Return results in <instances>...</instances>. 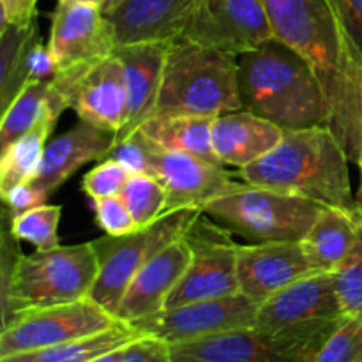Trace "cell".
<instances>
[{
	"label": "cell",
	"mask_w": 362,
	"mask_h": 362,
	"mask_svg": "<svg viewBox=\"0 0 362 362\" xmlns=\"http://www.w3.org/2000/svg\"><path fill=\"white\" fill-rule=\"evenodd\" d=\"M64 110H67L66 101L52 80H28L2 120L0 154L14 140L37 127L39 124L48 120L57 122Z\"/></svg>",
	"instance_id": "d4e9b609"
},
{
	"label": "cell",
	"mask_w": 362,
	"mask_h": 362,
	"mask_svg": "<svg viewBox=\"0 0 362 362\" xmlns=\"http://www.w3.org/2000/svg\"><path fill=\"white\" fill-rule=\"evenodd\" d=\"M182 37L240 57L274 39L264 0H200Z\"/></svg>",
	"instance_id": "8fae6325"
},
{
	"label": "cell",
	"mask_w": 362,
	"mask_h": 362,
	"mask_svg": "<svg viewBox=\"0 0 362 362\" xmlns=\"http://www.w3.org/2000/svg\"><path fill=\"white\" fill-rule=\"evenodd\" d=\"M331 276L343 317H362V223L356 246Z\"/></svg>",
	"instance_id": "4dcf8cb0"
},
{
	"label": "cell",
	"mask_w": 362,
	"mask_h": 362,
	"mask_svg": "<svg viewBox=\"0 0 362 362\" xmlns=\"http://www.w3.org/2000/svg\"><path fill=\"white\" fill-rule=\"evenodd\" d=\"M239 92L244 110L283 129L329 126L327 101L313 71L278 39L239 57Z\"/></svg>",
	"instance_id": "3957f363"
},
{
	"label": "cell",
	"mask_w": 362,
	"mask_h": 362,
	"mask_svg": "<svg viewBox=\"0 0 362 362\" xmlns=\"http://www.w3.org/2000/svg\"><path fill=\"white\" fill-rule=\"evenodd\" d=\"M39 0H0L7 23L27 28L37 21Z\"/></svg>",
	"instance_id": "60d3db41"
},
{
	"label": "cell",
	"mask_w": 362,
	"mask_h": 362,
	"mask_svg": "<svg viewBox=\"0 0 362 362\" xmlns=\"http://www.w3.org/2000/svg\"><path fill=\"white\" fill-rule=\"evenodd\" d=\"M151 170L152 175L161 180L168 197L166 212H202L212 200L243 184L223 165H214L186 152L163 151L156 145H152Z\"/></svg>",
	"instance_id": "9a60e30c"
},
{
	"label": "cell",
	"mask_w": 362,
	"mask_h": 362,
	"mask_svg": "<svg viewBox=\"0 0 362 362\" xmlns=\"http://www.w3.org/2000/svg\"><path fill=\"white\" fill-rule=\"evenodd\" d=\"M200 211H175L127 235L92 240L99 271L88 299L115 317L120 299L138 271L173 240L186 235Z\"/></svg>",
	"instance_id": "ba28073f"
},
{
	"label": "cell",
	"mask_w": 362,
	"mask_h": 362,
	"mask_svg": "<svg viewBox=\"0 0 362 362\" xmlns=\"http://www.w3.org/2000/svg\"><path fill=\"white\" fill-rule=\"evenodd\" d=\"M274 39L313 71L329 108V127L350 161L362 159V59L325 0H264Z\"/></svg>",
	"instance_id": "6da1fadb"
},
{
	"label": "cell",
	"mask_w": 362,
	"mask_h": 362,
	"mask_svg": "<svg viewBox=\"0 0 362 362\" xmlns=\"http://www.w3.org/2000/svg\"><path fill=\"white\" fill-rule=\"evenodd\" d=\"M184 239L191 247V262L170 293L165 310L240 292L237 274L240 244L232 239V232L202 212Z\"/></svg>",
	"instance_id": "9c48e42d"
},
{
	"label": "cell",
	"mask_w": 362,
	"mask_h": 362,
	"mask_svg": "<svg viewBox=\"0 0 362 362\" xmlns=\"http://www.w3.org/2000/svg\"><path fill=\"white\" fill-rule=\"evenodd\" d=\"M39 35L37 21L27 28L9 25L0 37V126L28 78V52Z\"/></svg>",
	"instance_id": "4316f807"
},
{
	"label": "cell",
	"mask_w": 362,
	"mask_h": 362,
	"mask_svg": "<svg viewBox=\"0 0 362 362\" xmlns=\"http://www.w3.org/2000/svg\"><path fill=\"white\" fill-rule=\"evenodd\" d=\"M359 232L361 223L356 212L338 207L322 209L311 228L300 239L311 271L332 274L354 250Z\"/></svg>",
	"instance_id": "603a6c76"
},
{
	"label": "cell",
	"mask_w": 362,
	"mask_h": 362,
	"mask_svg": "<svg viewBox=\"0 0 362 362\" xmlns=\"http://www.w3.org/2000/svg\"><path fill=\"white\" fill-rule=\"evenodd\" d=\"M313 362H362V317L345 318Z\"/></svg>",
	"instance_id": "d6a6232c"
},
{
	"label": "cell",
	"mask_w": 362,
	"mask_h": 362,
	"mask_svg": "<svg viewBox=\"0 0 362 362\" xmlns=\"http://www.w3.org/2000/svg\"><path fill=\"white\" fill-rule=\"evenodd\" d=\"M237 274L240 292L262 304L315 272L304 257L300 240H286L239 246Z\"/></svg>",
	"instance_id": "ac0fdd59"
},
{
	"label": "cell",
	"mask_w": 362,
	"mask_h": 362,
	"mask_svg": "<svg viewBox=\"0 0 362 362\" xmlns=\"http://www.w3.org/2000/svg\"><path fill=\"white\" fill-rule=\"evenodd\" d=\"M359 170H361V186H359V193L356 197V216L357 219L362 223V159L359 161Z\"/></svg>",
	"instance_id": "f6af8a7d"
},
{
	"label": "cell",
	"mask_w": 362,
	"mask_h": 362,
	"mask_svg": "<svg viewBox=\"0 0 362 362\" xmlns=\"http://www.w3.org/2000/svg\"><path fill=\"white\" fill-rule=\"evenodd\" d=\"M92 209H94L95 223L106 235H127L138 230L136 221L120 197L92 200Z\"/></svg>",
	"instance_id": "d590c367"
},
{
	"label": "cell",
	"mask_w": 362,
	"mask_h": 362,
	"mask_svg": "<svg viewBox=\"0 0 362 362\" xmlns=\"http://www.w3.org/2000/svg\"><path fill=\"white\" fill-rule=\"evenodd\" d=\"M119 197L129 209L138 228H145L166 214V191L161 180L151 173H131Z\"/></svg>",
	"instance_id": "f1b7e54d"
},
{
	"label": "cell",
	"mask_w": 362,
	"mask_h": 362,
	"mask_svg": "<svg viewBox=\"0 0 362 362\" xmlns=\"http://www.w3.org/2000/svg\"><path fill=\"white\" fill-rule=\"evenodd\" d=\"M60 205H39L11 219V233L18 243H28L35 251H46L59 246Z\"/></svg>",
	"instance_id": "f546056e"
},
{
	"label": "cell",
	"mask_w": 362,
	"mask_h": 362,
	"mask_svg": "<svg viewBox=\"0 0 362 362\" xmlns=\"http://www.w3.org/2000/svg\"><path fill=\"white\" fill-rule=\"evenodd\" d=\"M151 152L152 144L136 129L126 138L117 140L106 159L117 161L129 173H151L152 175Z\"/></svg>",
	"instance_id": "e575fe53"
},
{
	"label": "cell",
	"mask_w": 362,
	"mask_h": 362,
	"mask_svg": "<svg viewBox=\"0 0 362 362\" xmlns=\"http://www.w3.org/2000/svg\"><path fill=\"white\" fill-rule=\"evenodd\" d=\"M55 74L57 69L52 55H49L48 45H45L39 37L28 52V78L30 80H52Z\"/></svg>",
	"instance_id": "ab89813d"
},
{
	"label": "cell",
	"mask_w": 362,
	"mask_h": 362,
	"mask_svg": "<svg viewBox=\"0 0 362 362\" xmlns=\"http://www.w3.org/2000/svg\"><path fill=\"white\" fill-rule=\"evenodd\" d=\"M126 346H127V345H126ZM126 346H120V349L112 350V352L103 354V356L94 357V359L87 361V362H120V357H122L124 349H126Z\"/></svg>",
	"instance_id": "b9f144b4"
},
{
	"label": "cell",
	"mask_w": 362,
	"mask_h": 362,
	"mask_svg": "<svg viewBox=\"0 0 362 362\" xmlns=\"http://www.w3.org/2000/svg\"><path fill=\"white\" fill-rule=\"evenodd\" d=\"M258 306L243 292L218 299L198 300L163 310L138 325L144 334L156 336L168 345L207 338L219 332L250 329L255 325Z\"/></svg>",
	"instance_id": "4fadbf2b"
},
{
	"label": "cell",
	"mask_w": 362,
	"mask_h": 362,
	"mask_svg": "<svg viewBox=\"0 0 362 362\" xmlns=\"http://www.w3.org/2000/svg\"><path fill=\"white\" fill-rule=\"evenodd\" d=\"M99 264L92 243L57 246L20 255L13 276L18 313L87 299L98 278Z\"/></svg>",
	"instance_id": "52a82bcc"
},
{
	"label": "cell",
	"mask_w": 362,
	"mask_h": 362,
	"mask_svg": "<svg viewBox=\"0 0 362 362\" xmlns=\"http://www.w3.org/2000/svg\"><path fill=\"white\" fill-rule=\"evenodd\" d=\"M120 362H173V359L168 343L144 334L124 349Z\"/></svg>",
	"instance_id": "74e56055"
},
{
	"label": "cell",
	"mask_w": 362,
	"mask_h": 362,
	"mask_svg": "<svg viewBox=\"0 0 362 362\" xmlns=\"http://www.w3.org/2000/svg\"><path fill=\"white\" fill-rule=\"evenodd\" d=\"M285 129L278 124L250 112L223 113L211 127L212 148L219 163L243 170L272 151L281 141Z\"/></svg>",
	"instance_id": "7402d4cb"
},
{
	"label": "cell",
	"mask_w": 362,
	"mask_h": 362,
	"mask_svg": "<svg viewBox=\"0 0 362 362\" xmlns=\"http://www.w3.org/2000/svg\"><path fill=\"white\" fill-rule=\"evenodd\" d=\"M11 212L9 209H7V205L4 204V200L0 198V228H4V226H11Z\"/></svg>",
	"instance_id": "ee69618b"
},
{
	"label": "cell",
	"mask_w": 362,
	"mask_h": 362,
	"mask_svg": "<svg viewBox=\"0 0 362 362\" xmlns=\"http://www.w3.org/2000/svg\"><path fill=\"white\" fill-rule=\"evenodd\" d=\"M216 117L191 115V113H154L138 131L163 151H177L221 165L212 148L211 127ZM225 166V165H223Z\"/></svg>",
	"instance_id": "cb8c5ba5"
},
{
	"label": "cell",
	"mask_w": 362,
	"mask_h": 362,
	"mask_svg": "<svg viewBox=\"0 0 362 362\" xmlns=\"http://www.w3.org/2000/svg\"><path fill=\"white\" fill-rule=\"evenodd\" d=\"M140 336H144V332L119 320L110 329L95 332V334L69 339V341L34 350V352L4 357L0 362H87L103 354L129 345Z\"/></svg>",
	"instance_id": "484cf974"
},
{
	"label": "cell",
	"mask_w": 362,
	"mask_h": 362,
	"mask_svg": "<svg viewBox=\"0 0 362 362\" xmlns=\"http://www.w3.org/2000/svg\"><path fill=\"white\" fill-rule=\"evenodd\" d=\"M48 198V194L42 193L34 182H27L14 186L2 200L7 205V209H9L11 218H16L21 212H27L30 209L39 207V205H45Z\"/></svg>",
	"instance_id": "f35d334b"
},
{
	"label": "cell",
	"mask_w": 362,
	"mask_h": 362,
	"mask_svg": "<svg viewBox=\"0 0 362 362\" xmlns=\"http://www.w3.org/2000/svg\"><path fill=\"white\" fill-rule=\"evenodd\" d=\"M343 320L332 276L315 272L264 300L253 327L313 362Z\"/></svg>",
	"instance_id": "5b68a950"
},
{
	"label": "cell",
	"mask_w": 362,
	"mask_h": 362,
	"mask_svg": "<svg viewBox=\"0 0 362 362\" xmlns=\"http://www.w3.org/2000/svg\"><path fill=\"white\" fill-rule=\"evenodd\" d=\"M244 110L239 57L186 37L170 42L154 113L219 117Z\"/></svg>",
	"instance_id": "277c9868"
},
{
	"label": "cell",
	"mask_w": 362,
	"mask_h": 362,
	"mask_svg": "<svg viewBox=\"0 0 362 362\" xmlns=\"http://www.w3.org/2000/svg\"><path fill=\"white\" fill-rule=\"evenodd\" d=\"M115 141V133L80 120L73 129L46 144L41 170L34 184L42 193L52 197L81 166L106 159Z\"/></svg>",
	"instance_id": "44dd1931"
},
{
	"label": "cell",
	"mask_w": 362,
	"mask_h": 362,
	"mask_svg": "<svg viewBox=\"0 0 362 362\" xmlns=\"http://www.w3.org/2000/svg\"><path fill=\"white\" fill-rule=\"evenodd\" d=\"M7 27H9V23H7V20H6V14H4V9H2V6H0V37H2V35H4V32L7 30Z\"/></svg>",
	"instance_id": "bcb514c9"
},
{
	"label": "cell",
	"mask_w": 362,
	"mask_h": 362,
	"mask_svg": "<svg viewBox=\"0 0 362 362\" xmlns=\"http://www.w3.org/2000/svg\"><path fill=\"white\" fill-rule=\"evenodd\" d=\"M173 362H311L255 327L170 345Z\"/></svg>",
	"instance_id": "d6986e66"
},
{
	"label": "cell",
	"mask_w": 362,
	"mask_h": 362,
	"mask_svg": "<svg viewBox=\"0 0 362 362\" xmlns=\"http://www.w3.org/2000/svg\"><path fill=\"white\" fill-rule=\"evenodd\" d=\"M350 163L331 127L313 126L285 129L281 141L239 175L250 186L356 212Z\"/></svg>",
	"instance_id": "7a4b0ae2"
},
{
	"label": "cell",
	"mask_w": 362,
	"mask_h": 362,
	"mask_svg": "<svg viewBox=\"0 0 362 362\" xmlns=\"http://www.w3.org/2000/svg\"><path fill=\"white\" fill-rule=\"evenodd\" d=\"M52 83L74 110L81 122L119 134L129 119L126 85L119 60L113 53L92 66L66 71L52 78Z\"/></svg>",
	"instance_id": "7c38bea8"
},
{
	"label": "cell",
	"mask_w": 362,
	"mask_h": 362,
	"mask_svg": "<svg viewBox=\"0 0 362 362\" xmlns=\"http://www.w3.org/2000/svg\"><path fill=\"white\" fill-rule=\"evenodd\" d=\"M55 126L57 122L53 120L39 124L0 154V198L6 197L14 186L34 182L41 170L45 147Z\"/></svg>",
	"instance_id": "83f0119b"
},
{
	"label": "cell",
	"mask_w": 362,
	"mask_h": 362,
	"mask_svg": "<svg viewBox=\"0 0 362 362\" xmlns=\"http://www.w3.org/2000/svg\"><path fill=\"white\" fill-rule=\"evenodd\" d=\"M324 205L243 182L204 207V214L250 244L300 240Z\"/></svg>",
	"instance_id": "8992f818"
},
{
	"label": "cell",
	"mask_w": 362,
	"mask_h": 362,
	"mask_svg": "<svg viewBox=\"0 0 362 362\" xmlns=\"http://www.w3.org/2000/svg\"><path fill=\"white\" fill-rule=\"evenodd\" d=\"M189 262L191 247L184 237L163 247L131 279L115 311L117 320L138 327L161 313Z\"/></svg>",
	"instance_id": "2e32d148"
},
{
	"label": "cell",
	"mask_w": 362,
	"mask_h": 362,
	"mask_svg": "<svg viewBox=\"0 0 362 362\" xmlns=\"http://www.w3.org/2000/svg\"><path fill=\"white\" fill-rule=\"evenodd\" d=\"M49 20L46 45L57 74L92 66L115 49V34L101 7L57 2Z\"/></svg>",
	"instance_id": "5bb4252c"
},
{
	"label": "cell",
	"mask_w": 362,
	"mask_h": 362,
	"mask_svg": "<svg viewBox=\"0 0 362 362\" xmlns=\"http://www.w3.org/2000/svg\"><path fill=\"white\" fill-rule=\"evenodd\" d=\"M362 59V0H325Z\"/></svg>",
	"instance_id": "8d00e7d4"
},
{
	"label": "cell",
	"mask_w": 362,
	"mask_h": 362,
	"mask_svg": "<svg viewBox=\"0 0 362 362\" xmlns=\"http://www.w3.org/2000/svg\"><path fill=\"white\" fill-rule=\"evenodd\" d=\"M117 322L88 297L78 303L25 311L11 327L0 332V359L95 334Z\"/></svg>",
	"instance_id": "30bf717a"
},
{
	"label": "cell",
	"mask_w": 362,
	"mask_h": 362,
	"mask_svg": "<svg viewBox=\"0 0 362 362\" xmlns=\"http://www.w3.org/2000/svg\"><path fill=\"white\" fill-rule=\"evenodd\" d=\"M168 46L170 42H133L113 49V57L119 60L122 71L129 105V119L117 134V140L134 133L148 117L154 115Z\"/></svg>",
	"instance_id": "ffe728a7"
},
{
	"label": "cell",
	"mask_w": 362,
	"mask_h": 362,
	"mask_svg": "<svg viewBox=\"0 0 362 362\" xmlns=\"http://www.w3.org/2000/svg\"><path fill=\"white\" fill-rule=\"evenodd\" d=\"M20 255V243L11 233V226L0 228V332L20 317L13 299V276Z\"/></svg>",
	"instance_id": "1f68e13d"
},
{
	"label": "cell",
	"mask_w": 362,
	"mask_h": 362,
	"mask_svg": "<svg viewBox=\"0 0 362 362\" xmlns=\"http://www.w3.org/2000/svg\"><path fill=\"white\" fill-rule=\"evenodd\" d=\"M57 2H62V4H87V6L101 7V9L105 11V7L108 6L110 0H57Z\"/></svg>",
	"instance_id": "7bdbcfd3"
},
{
	"label": "cell",
	"mask_w": 362,
	"mask_h": 362,
	"mask_svg": "<svg viewBox=\"0 0 362 362\" xmlns=\"http://www.w3.org/2000/svg\"><path fill=\"white\" fill-rule=\"evenodd\" d=\"M131 173L113 159H103L98 166L87 172L81 180V189L90 200L119 197Z\"/></svg>",
	"instance_id": "836d02e7"
},
{
	"label": "cell",
	"mask_w": 362,
	"mask_h": 362,
	"mask_svg": "<svg viewBox=\"0 0 362 362\" xmlns=\"http://www.w3.org/2000/svg\"><path fill=\"white\" fill-rule=\"evenodd\" d=\"M200 0H110L105 16L117 46L182 37Z\"/></svg>",
	"instance_id": "e0dca14e"
}]
</instances>
